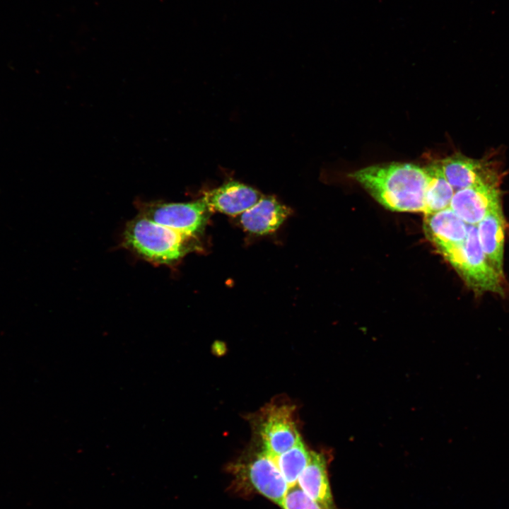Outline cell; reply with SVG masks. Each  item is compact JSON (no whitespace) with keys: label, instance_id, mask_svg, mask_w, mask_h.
Here are the masks:
<instances>
[{"label":"cell","instance_id":"6da1fadb","mask_svg":"<svg viewBox=\"0 0 509 509\" xmlns=\"http://www.w3.org/2000/svg\"><path fill=\"white\" fill-rule=\"evenodd\" d=\"M349 176L389 210L426 213L430 182L426 166L404 163H385L362 168Z\"/></svg>","mask_w":509,"mask_h":509},{"label":"cell","instance_id":"7a4b0ae2","mask_svg":"<svg viewBox=\"0 0 509 509\" xmlns=\"http://www.w3.org/2000/svg\"><path fill=\"white\" fill-rule=\"evenodd\" d=\"M194 238L139 215L127 223L123 239L125 247L144 259L172 264L193 249Z\"/></svg>","mask_w":509,"mask_h":509},{"label":"cell","instance_id":"3957f363","mask_svg":"<svg viewBox=\"0 0 509 509\" xmlns=\"http://www.w3.org/2000/svg\"><path fill=\"white\" fill-rule=\"evenodd\" d=\"M140 211L153 222L195 237L203 231L211 210L203 197L186 203H142Z\"/></svg>","mask_w":509,"mask_h":509},{"label":"cell","instance_id":"277c9868","mask_svg":"<svg viewBox=\"0 0 509 509\" xmlns=\"http://www.w3.org/2000/svg\"><path fill=\"white\" fill-rule=\"evenodd\" d=\"M476 293L503 294V276L491 265L480 246L476 226L468 225L462 259L455 269Z\"/></svg>","mask_w":509,"mask_h":509},{"label":"cell","instance_id":"5b68a950","mask_svg":"<svg viewBox=\"0 0 509 509\" xmlns=\"http://www.w3.org/2000/svg\"><path fill=\"white\" fill-rule=\"evenodd\" d=\"M438 161L455 192L484 183L501 182L504 176L498 162L491 155L474 159L455 153Z\"/></svg>","mask_w":509,"mask_h":509},{"label":"cell","instance_id":"8992f818","mask_svg":"<svg viewBox=\"0 0 509 509\" xmlns=\"http://www.w3.org/2000/svg\"><path fill=\"white\" fill-rule=\"evenodd\" d=\"M500 185L484 183L455 191L449 208L467 224L476 226L501 205Z\"/></svg>","mask_w":509,"mask_h":509},{"label":"cell","instance_id":"52a82bcc","mask_svg":"<svg viewBox=\"0 0 509 509\" xmlns=\"http://www.w3.org/2000/svg\"><path fill=\"white\" fill-rule=\"evenodd\" d=\"M289 406L271 407L260 428L263 450L275 459L291 448L301 438Z\"/></svg>","mask_w":509,"mask_h":509},{"label":"cell","instance_id":"ba28073f","mask_svg":"<svg viewBox=\"0 0 509 509\" xmlns=\"http://www.w3.org/2000/svg\"><path fill=\"white\" fill-rule=\"evenodd\" d=\"M244 475L255 491L282 506L289 486L274 459L263 450L245 465Z\"/></svg>","mask_w":509,"mask_h":509},{"label":"cell","instance_id":"9c48e42d","mask_svg":"<svg viewBox=\"0 0 509 509\" xmlns=\"http://www.w3.org/2000/svg\"><path fill=\"white\" fill-rule=\"evenodd\" d=\"M262 197L255 189L237 181L227 182L204 195L211 210L228 215L243 213Z\"/></svg>","mask_w":509,"mask_h":509},{"label":"cell","instance_id":"30bf717a","mask_svg":"<svg viewBox=\"0 0 509 509\" xmlns=\"http://www.w3.org/2000/svg\"><path fill=\"white\" fill-rule=\"evenodd\" d=\"M476 226L483 252L493 268L503 276L505 220L502 205L492 209Z\"/></svg>","mask_w":509,"mask_h":509},{"label":"cell","instance_id":"8fae6325","mask_svg":"<svg viewBox=\"0 0 509 509\" xmlns=\"http://www.w3.org/2000/svg\"><path fill=\"white\" fill-rule=\"evenodd\" d=\"M467 226L450 208L425 215L424 231L426 237L440 253L464 241Z\"/></svg>","mask_w":509,"mask_h":509},{"label":"cell","instance_id":"7c38bea8","mask_svg":"<svg viewBox=\"0 0 509 509\" xmlns=\"http://www.w3.org/2000/svg\"><path fill=\"white\" fill-rule=\"evenodd\" d=\"M290 214V209L271 196L262 197L241 213L240 222L247 231L264 235L275 231Z\"/></svg>","mask_w":509,"mask_h":509},{"label":"cell","instance_id":"4fadbf2b","mask_svg":"<svg viewBox=\"0 0 509 509\" xmlns=\"http://www.w3.org/2000/svg\"><path fill=\"white\" fill-rule=\"evenodd\" d=\"M297 485L326 509H336L328 479L327 458L322 452H310V461Z\"/></svg>","mask_w":509,"mask_h":509},{"label":"cell","instance_id":"5bb4252c","mask_svg":"<svg viewBox=\"0 0 509 509\" xmlns=\"http://www.w3.org/2000/svg\"><path fill=\"white\" fill-rule=\"evenodd\" d=\"M426 167L430 175L425 213L428 215L449 208L455 190L445 177L438 161Z\"/></svg>","mask_w":509,"mask_h":509},{"label":"cell","instance_id":"9a60e30c","mask_svg":"<svg viewBox=\"0 0 509 509\" xmlns=\"http://www.w3.org/2000/svg\"><path fill=\"white\" fill-rule=\"evenodd\" d=\"M310 452L301 438L289 450L274 459L289 487L297 484L298 477L308 465Z\"/></svg>","mask_w":509,"mask_h":509},{"label":"cell","instance_id":"2e32d148","mask_svg":"<svg viewBox=\"0 0 509 509\" xmlns=\"http://www.w3.org/2000/svg\"><path fill=\"white\" fill-rule=\"evenodd\" d=\"M281 508L283 509H326L306 495L297 484L288 488Z\"/></svg>","mask_w":509,"mask_h":509}]
</instances>
